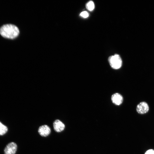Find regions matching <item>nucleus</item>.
<instances>
[{
  "label": "nucleus",
  "instance_id": "obj_11",
  "mask_svg": "<svg viewBox=\"0 0 154 154\" xmlns=\"http://www.w3.org/2000/svg\"><path fill=\"white\" fill-rule=\"evenodd\" d=\"M144 154H154V149H149L146 151Z\"/></svg>",
  "mask_w": 154,
  "mask_h": 154
},
{
  "label": "nucleus",
  "instance_id": "obj_5",
  "mask_svg": "<svg viewBox=\"0 0 154 154\" xmlns=\"http://www.w3.org/2000/svg\"><path fill=\"white\" fill-rule=\"evenodd\" d=\"M38 131L41 136L45 137L50 134L51 132V129L48 125H43L40 126L39 127Z\"/></svg>",
  "mask_w": 154,
  "mask_h": 154
},
{
  "label": "nucleus",
  "instance_id": "obj_9",
  "mask_svg": "<svg viewBox=\"0 0 154 154\" xmlns=\"http://www.w3.org/2000/svg\"><path fill=\"white\" fill-rule=\"evenodd\" d=\"M86 7L89 11L93 10L94 8V5L93 1H91L88 2L86 4Z\"/></svg>",
  "mask_w": 154,
  "mask_h": 154
},
{
  "label": "nucleus",
  "instance_id": "obj_10",
  "mask_svg": "<svg viewBox=\"0 0 154 154\" xmlns=\"http://www.w3.org/2000/svg\"><path fill=\"white\" fill-rule=\"evenodd\" d=\"M80 15L84 18H87L89 16V14L86 11H83L80 14Z\"/></svg>",
  "mask_w": 154,
  "mask_h": 154
},
{
  "label": "nucleus",
  "instance_id": "obj_8",
  "mask_svg": "<svg viewBox=\"0 0 154 154\" xmlns=\"http://www.w3.org/2000/svg\"><path fill=\"white\" fill-rule=\"evenodd\" d=\"M8 131L7 127L0 121V135L5 134Z\"/></svg>",
  "mask_w": 154,
  "mask_h": 154
},
{
  "label": "nucleus",
  "instance_id": "obj_6",
  "mask_svg": "<svg viewBox=\"0 0 154 154\" xmlns=\"http://www.w3.org/2000/svg\"><path fill=\"white\" fill-rule=\"evenodd\" d=\"M53 126L54 130L57 132L62 131L65 127L64 124L59 119H56L54 121Z\"/></svg>",
  "mask_w": 154,
  "mask_h": 154
},
{
  "label": "nucleus",
  "instance_id": "obj_7",
  "mask_svg": "<svg viewBox=\"0 0 154 154\" xmlns=\"http://www.w3.org/2000/svg\"><path fill=\"white\" fill-rule=\"evenodd\" d=\"M111 100L113 103L119 105L123 102V98L122 96L120 94L116 93L113 94L112 96Z\"/></svg>",
  "mask_w": 154,
  "mask_h": 154
},
{
  "label": "nucleus",
  "instance_id": "obj_2",
  "mask_svg": "<svg viewBox=\"0 0 154 154\" xmlns=\"http://www.w3.org/2000/svg\"><path fill=\"white\" fill-rule=\"evenodd\" d=\"M109 63L113 69H117L122 66V60L120 56L117 54L109 57L108 59Z\"/></svg>",
  "mask_w": 154,
  "mask_h": 154
},
{
  "label": "nucleus",
  "instance_id": "obj_4",
  "mask_svg": "<svg viewBox=\"0 0 154 154\" xmlns=\"http://www.w3.org/2000/svg\"><path fill=\"white\" fill-rule=\"evenodd\" d=\"M17 145L15 143L11 142L8 144L4 150L5 154H15L17 151Z\"/></svg>",
  "mask_w": 154,
  "mask_h": 154
},
{
  "label": "nucleus",
  "instance_id": "obj_1",
  "mask_svg": "<svg viewBox=\"0 0 154 154\" xmlns=\"http://www.w3.org/2000/svg\"><path fill=\"white\" fill-rule=\"evenodd\" d=\"M19 31L15 25L7 24L3 25L0 28V34L3 37L13 39L17 37L19 35Z\"/></svg>",
  "mask_w": 154,
  "mask_h": 154
},
{
  "label": "nucleus",
  "instance_id": "obj_3",
  "mask_svg": "<svg viewBox=\"0 0 154 154\" xmlns=\"http://www.w3.org/2000/svg\"><path fill=\"white\" fill-rule=\"evenodd\" d=\"M149 110L148 104L145 102L140 103L137 106L136 111L140 114H144L147 113Z\"/></svg>",
  "mask_w": 154,
  "mask_h": 154
}]
</instances>
